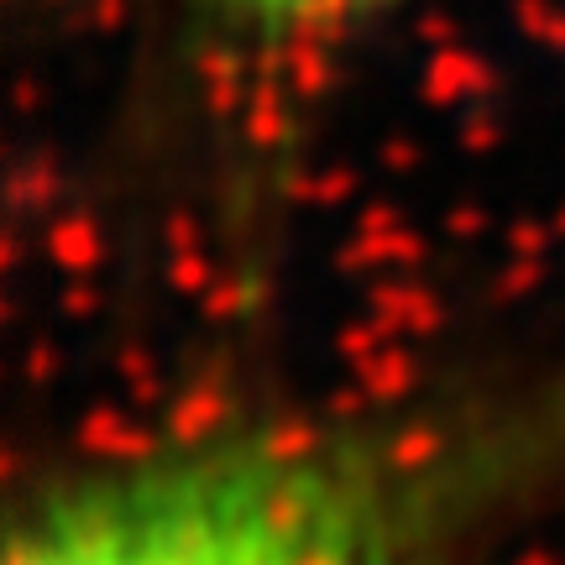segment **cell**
<instances>
[{
	"mask_svg": "<svg viewBox=\"0 0 565 565\" xmlns=\"http://www.w3.org/2000/svg\"><path fill=\"white\" fill-rule=\"evenodd\" d=\"M450 471L372 424H231L32 492L6 565H445Z\"/></svg>",
	"mask_w": 565,
	"mask_h": 565,
	"instance_id": "1",
	"label": "cell"
},
{
	"mask_svg": "<svg viewBox=\"0 0 565 565\" xmlns=\"http://www.w3.org/2000/svg\"><path fill=\"white\" fill-rule=\"evenodd\" d=\"M221 6L252 21V26H263V32H315V26L356 21L387 6V0H221Z\"/></svg>",
	"mask_w": 565,
	"mask_h": 565,
	"instance_id": "2",
	"label": "cell"
}]
</instances>
